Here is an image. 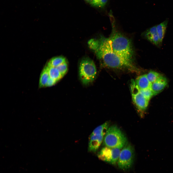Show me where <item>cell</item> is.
Here are the masks:
<instances>
[{"label":"cell","mask_w":173,"mask_h":173,"mask_svg":"<svg viewBox=\"0 0 173 173\" xmlns=\"http://www.w3.org/2000/svg\"><path fill=\"white\" fill-rule=\"evenodd\" d=\"M104 145L111 148H123L127 143L126 137L117 126L109 127L104 139Z\"/></svg>","instance_id":"obj_3"},{"label":"cell","mask_w":173,"mask_h":173,"mask_svg":"<svg viewBox=\"0 0 173 173\" xmlns=\"http://www.w3.org/2000/svg\"><path fill=\"white\" fill-rule=\"evenodd\" d=\"M49 77L48 68L47 66L44 68L40 74L39 81V87L45 86L47 82Z\"/></svg>","instance_id":"obj_14"},{"label":"cell","mask_w":173,"mask_h":173,"mask_svg":"<svg viewBox=\"0 0 173 173\" xmlns=\"http://www.w3.org/2000/svg\"><path fill=\"white\" fill-rule=\"evenodd\" d=\"M146 75L147 77L151 84L154 82L161 75L158 72L152 71H150Z\"/></svg>","instance_id":"obj_17"},{"label":"cell","mask_w":173,"mask_h":173,"mask_svg":"<svg viewBox=\"0 0 173 173\" xmlns=\"http://www.w3.org/2000/svg\"><path fill=\"white\" fill-rule=\"evenodd\" d=\"M66 62V58L63 56H57L52 58L48 62L47 65L56 67Z\"/></svg>","instance_id":"obj_16"},{"label":"cell","mask_w":173,"mask_h":173,"mask_svg":"<svg viewBox=\"0 0 173 173\" xmlns=\"http://www.w3.org/2000/svg\"><path fill=\"white\" fill-rule=\"evenodd\" d=\"M86 1L89 2L90 3H91V2L93 0H85Z\"/></svg>","instance_id":"obj_22"},{"label":"cell","mask_w":173,"mask_h":173,"mask_svg":"<svg viewBox=\"0 0 173 173\" xmlns=\"http://www.w3.org/2000/svg\"><path fill=\"white\" fill-rule=\"evenodd\" d=\"M88 43L89 48L94 52L97 57L102 60L106 66L137 71V69L132 62L122 59L114 52L109 38L101 36L98 38L90 39Z\"/></svg>","instance_id":"obj_1"},{"label":"cell","mask_w":173,"mask_h":173,"mask_svg":"<svg viewBox=\"0 0 173 173\" xmlns=\"http://www.w3.org/2000/svg\"><path fill=\"white\" fill-rule=\"evenodd\" d=\"M79 73L81 80L84 84L87 85L93 82L97 74L96 68L93 61L88 57L83 58L80 63Z\"/></svg>","instance_id":"obj_4"},{"label":"cell","mask_w":173,"mask_h":173,"mask_svg":"<svg viewBox=\"0 0 173 173\" xmlns=\"http://www.w3.org/2000/svg\"><path fill=\"white\" fill-rule=\"evenodd\" d=\"M143 35L144 37L152 43L158 47L161 46L157 33L156 25L147 29Z\"/></svg>","instance_id":"obj_8"},{"label":"cell","mask_w":173,"mask_h":173,"mask_svg":"<svg viewBox=\"0 0 173 173\" xmlns=\"http://www.w3.org/2000/svg\"><path fill=\"white\" fill-rule=\"evenodd\" d=\"M167 83L166 78L160 75L154 82L151 84L150 88L154 95L161 92L165 88Z\"/></svg>","instance_id":"obj_9"},{"label":"cell","mask_w":173,"mask_h":173,"mask_svg":"<svg viewBox=\"0 0 173 173\" xmlns=\"http://www.w3.org/2000/svg\"><path fill=\"white\" fill-rule=\"evenodd\" d=\"M107 1L108 0H93L90 4L94 6L102 8L105 6Z\"/></svg>","instance_id":"obj_18"},{"label":"cell","mask_w":173,"mask_h":173,"mask_svg":"<svg viewBox=\"0 0 173 173\" xmlns=\"http://www.w3.org/2000/svg\"><path fill=\"white\" fill-rule=\"evenodd\" d=\"M104 136L99 134H91L90 137L88 150L95 152L99 148L103 139Z\"/></svg>","instance_id":"obj_10"},{"label":"cell","mask_w":173,"mask_h":173,"mask_svg":"<svg viewBox=\"0 0 173 173\" xmlns=\"http://www.w3.org/2000/svg\"><path fill=\"white\" fill-rule=\"evenodd\" d=\"M168 21V19H167L160 24L156 25L157 33L161 44L166 32Z\"/></svg>","instance_id":"obj_12"},{"label":"cell","mask_w":173,"mask_h":173,"mask_svg":"<svg viewBox=\"0 0 173 173\" xmlns=\"http://www.w3.org/2000/svg\"><path fill=\"white\" fill-rule=\"evenodd\" d=\"M120 149L118 148H111L106 146L101 149L98 156L100 160L111 165H115L117 163Z\"/></svg>","instance_id":"obj_7"},{"label":"cell","mask_w":173,"mask_h":173,"mask_svg":"<svg viewBox=\"0 0 173 173\" xmlns=\"http://www.w3.org/2000/svg\"><path fill=\"white\" fill-rule=\"evenodd\" d=\"M109 123L107 121L96 128L91 134H99L104 136L107 133L109 128Z\"/></svg>","instance_id":"obj_13"},{"label":"cell","mask_w":173,"mask_h":173,"mask_svg":"<svg viewBox=\"0 0 173 173\" xmlns=\"http://www.w3.org/2000/svg\"><path fill=\"white\" fill-rule=\"evenodd\" d=\"M135 83L140 90H143L150 88L151 84L148 81L146 74L138 77Z\"/></svg>","instance_id":"obj_11"},{"label":"cell","mask_w":173,"mask_h":173,"mask_svg":"<svg viewBox=\"0 0 173 173\" xmlns=\"http://www.w3.org/2000/svg\"><path fill=\"white\" fill-rule=\"evenodd\" d=\"M109 38L114 52L122 59L132 62L134 52L130 40L114 30Z\"/></svg>","instance_id":"obj_2"},{"label":"cell","mask_w":173,"mask_h":173,"mask_svg":"<svg viewBox=\"0 0 173 173\" xmlns=\"http://www.w3.org/2000/svg\"><path fill=\"white\" fill-rule=\"evenodd\" d=\"M49 77L57 81L59 80L62 77L61 74L56 67L49 66H47Z\"/></svg>","instance_id":"obj_15"},{"label":"cell","mask_w":173,"mask_h":173,"mask_svg":"<svg viewBox=\"0 0 173 173\" xmlns=\"http://www.w3.org/2000/svg\"><path fill=\"white\" fill-rule=\"evenodd\" d=\"M134 157L133 148L127 143L120 151L117 163L119 168L124 171L130 169L133 165Z\"/></svg>","instance_id":"obj_5"},{"label":"cell","mask_w":173,"mask_h":173,"mask_svg":"<svg viewBox=\"0 0 173 173\" xmlns=\"http://www.w3.org/2000/svg\"><path fill=\"white\" fill-rule=\"evenodd\" d=\"M140 90L145 97L149 100L154 95V93L150 88Z\"/></svg>","instance_id":"obj_20"},{"label":"cell","mask_w":173,"mask_h":173,"mask_svg":"<svg viewBox=\"0 0 173 173\" xmlns=\"http://www.w3.org/2000/svg\"><path fill=\"white\" fill-rule=\"evenodd\" d=\"M57 82L55 80L49 77L47 82L45 86L49 87L55 85Z\"/></svg>","instance_id":"obj_21"},{"label":"cell","mask_w":173,"mask_h":173,"mask_svg":"<svg viewBox=\"0 0 173 173\" xmlns=\"http://www.w3.org/2000/svg\"><path fill=\"white\" fill-rule=\"evenodd\" d=\"M56 67L58 69L63 77L67 71L68 65L66 62Z\"/></svg>","instance_id":"obj_19"},{"label":"cell","mask_w":173,"mask_h":173,"mask_svg":"<svg viewBox=\"0 0 173 173\" xmlns=\"http://www.w3.org/2000/svg\"><path fill=\"white\" fill-rule=\"evenodd\" d=\"M131 92L133 103L140 111L143 112L148 106L149 100L141 92L133 80H131Z\"/></svg>","instance_id":"obj_6"}]
</instances>
